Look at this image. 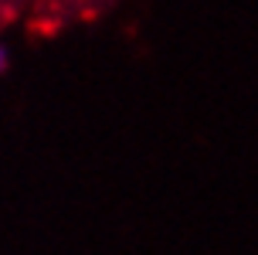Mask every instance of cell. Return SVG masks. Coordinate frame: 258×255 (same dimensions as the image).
<instances>
[{
    "label": "cell",
    "mask_w": 258,
    "mask_h": 255,
    "mask_svg": "<svg viewBox=\"0 0 258 255\" xmlns=\"http://www.w3.org/2000/svg\"><path fill=\"white\" fill-rule=\"evenodd\" d=\"M7 68H11V48H7V44H0V75H4Z\"/></svg>",
    "instance_id": "obj_1"
}]
</instances>
